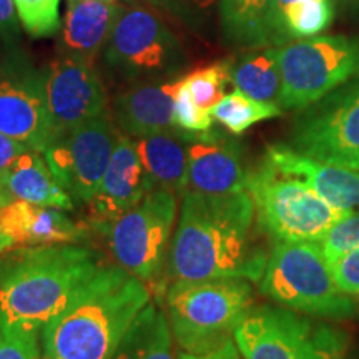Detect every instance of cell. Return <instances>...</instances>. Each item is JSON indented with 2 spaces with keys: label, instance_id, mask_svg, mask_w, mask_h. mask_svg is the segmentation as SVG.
Segmentation results:
<instances>
[{
  "label": "cell",
  "instance_id": "5bb4252c",
  "mask_svg": "<svg viewBox=\"0 0 359 359\" xmlns=\"http://www.w3.org/2000/svg\"><path fill=\"white\" fill-rule=\"evenodd\" d=\"M43 82L53 138L109 111V95L93 64L58 55L43 70Z\"/></svg>",
  "mask_w": 359,
  "mask_h": 359
},
{
  "label": "cell",
  "instance_id": "7402d4cb",
  "mask_svg": "<svg viewBox=\"0 0 359 359\" xmlns=\"http://www.w3.org/2000/svg\"><path fill=\"white\" fill-rule=\"evenodd\" d=\"M0 183L15 200L39 206H50L64 212L74 210V200L57 182L43 154L32 148L17 158Z\"/></svg>",
  "mask_w": 359,
  "mask_h": 359
},
{
  "label": "cell",
  "instance_id": "f546056e",
  "mask_svg": "<svg viewBox=\"0 0 359 359\" xmlns=\"http://www.w3.org/2000/svg\"><path fill=\"white\" fill-rule=\"evenodd\" d=\"M175 127L187 133H205L213 128V115L210 111L201 110L188 92L185 80L180 77L178 88L175 93L173 107Z\"/></svg>",
  "mask_w": 359,
  "mask_h": 359
},
{
  "label": "cell",
  "instance_id": "52a82bcc",
  "mask_svg": "<svg viewBox=\"0 0 359 359\" xmlns=\"http://www.w3.org/2000/svg\"><path fill=\"white\" fill-rule=\"evenodd\" d=\"M246 191L257 210L262 231L275 241H320L348 217L327 203L303 180L278 170L266 158L251 168Z\"/></svg>",
  "mask_w": 359,
  "mask_h": 359
},
{
  "label": "cell",
  "instance_id": "3957f363",
  "mask_svg": "<svg viewBox=\"0 0 359 359\" xmlns=\"http://www.w3.org/2000/svg\"><path fill=\"white\" fill-rule=\"evenodd\" d=\"M103 264L97 251L74 243L0 255V327L40 333Z\"/></svg>",
  "mask_w": 359,
  "mask_h": 359
},
{
  "label": "cell",
  "instance_id": "2e32d148",
  "mask_svg": "<svg viewBox=\"0 0 359 359\" xmlns=\"http://www.w3.org/2000/svg\"><path fill=\"white\" fill-rule=\"evenodd\" d=\"M248 175L240 143L213 130L193 135L188 145L187 191L208 195L245 191Z\"/></svg>",
  "mask_w": 359,
  "mask_h": 359
},
{
  "label": "cell",
  "instance_id": "ffe728a7",
  "mask_svg": "<svg viewBox=\"0 0 359 359\" xmlns=\"http://www.w3.org/2000/svg\"><path fill=\"white\" fill-rule=\"evenodd\" d=\"M123 6L118 2L67 0L60 34V55L93 64L98 53L109 43L114 27Z\"/></svg>",
  "mask_w": 359,
  "mask_h": 359
},
{
  "label": "cell",
  "instance_id": "277c9868",
  "mask_svg": "<svg viewBox=\"0 0 359 359\" xmlns=\"http://www.w3.org/2000/svg\"><path fill=\"white\" fill-rule=\"evenodd\" d=\"M259 291L280 306L327 321H343L358 311L356 299L336 285L318 241H275Z\"/></svg>",
  "mask_w": 359,
  "mask_h": 359
},
{
  "label": "cell",
  "instance_id": "7c38bea8",
  "mask_svg": "<svg viewBox=\"0 0 359 359\" xmlns=\"http://www.w3.org/2000/svg\"><path fill=\"white\" fill-rule=\"evenodd\" d=\"M118 135L109 111L53 138L45 148L57 182L79 203H90L109 167Z\"/></svg>",
  "mask_w": 359,
  "mask_h": 359
},
{
  "label": "cell",
  "instance_id": "e575fe53",
  "mask_svg": "<svg viewBox=\"0 0 359 359\" xmlns=\"http://www.w3.org/2000/svg\"><path fill=\"white\" fill-rule=\"evenodd\" d=\"M27 150H29V147L25 143L15 140L6 133H0V182L8 170L13 167L17 158Z\"/></svg>",
  "mask_w": 359,
  "mask_h": 359
},
{
  "label": "cell",
  "instance_id": "5b68a950",
  "mask_svg": "<svg viewBox=\"0 0 359 359\" xmlns=\"http://www.w3.org/2000/svg\"><path fill=\"white\" fill-rule=\"evenodd\" d=\"M253 302V288L241 278L173 281L167 290L173 338L183 353L215 351L233 339Z\"/></svg>",
  "mask_w": 359,
  "mask_h": 359
},
{
  "label": "cell",
  "instance_id": "ac0fdd59",
  "mask_svg": "<svg viewBox=\"0 0 359 359\" xmlns=\"http://www.w3.org/2000/svg\"><path fill=\"white\" fill-rule=\"evenodd\" d=\"M178 80L140 82L118 93L114 100V120L132 138L178 130L173 122Z\"/></svg>",
  "mask_w": 359,
  "mask_h": 359
},
{
  "label": "cell",
  "instance_id": "74e56055",
  "mask_svg": "<svg viewBox=\"0 0 359 359\" xmlns=\"http://www.w3.org/2000/svg\"><path fill=\"white\" fill-rule=\"evenodd\" d=\"M291 2H294V0H271V7H269V15H268L269 35H271L273 22H275V19L278 17V13L283 11V7H286ZM338 2H343V0H338ZM271 42H273V35H271ZM273 45H275V43H273Z\"/></svg>",
  "mask_w": 359,
  "mask_h": 359
},
{
  "label": "cell",
  "instance_id": "8992f818",
  "mask_svg": "<svg viewBox=\"0 0 359 359\" xmlns=\"http://www.w3.org/2000/svg\"><path fill=\"white\" fill-rule=\"evenodd\" d=\"M245 359H344L351 336L338 325L285 306H253L233 334Z\"/></svg>",
  "mask_w": 359,
  "mask_h": 359
},
{
  "label": "cell",
  "instance_id": "e0dca14e",
  "mask_svg": "<svg viewBox=\"0 0 359 359\" xmlns=\"http://www.w3.org/2000/svg\"><path fill=\"white\" fill-rule=\"evenodd\" d=\"M280 172L303 180L327 203L343 212H359V172L303 155L288 143L269 145L264 155Z\"/></svg>",
  "mask_w": 359,
  "mask_h": 359
},
{
  "label": "cell",
  "instance_id": "8fae6325",
  "mask_svg": "<svg viewBox=\"0 0 359 359\" xmlns=\"http://www.w3.org/2000/svg\"><path fill=\"white\" fill-rule=\"evenodd\" d=\"M105 60L130 80L168 77L183 69L185 53L178 39L155 12L123 7L107 43Z\"/></svg>",
  "mask_w": 359,
  "mask_h": 359
},
{
  "label": "cell",
  "instance_id": "603a6c76",
  "mask_svg": "<svg viewBox=\"0 0 359 359\" xmlns=\"http://www.w3.org/2000/svg\"><path fill=\"white\" fill-rule=\"evenodd\" d=\"M111 359H178L168 314L150 303L135 318Z\"/></svg>",
  "mask_w": 359,
  "mask_h": 359
},
{
  "label": "cell",
  "instance_id": "60d3db41",
  "mask_svg": "<svg viewBox=\"0 0 359 359\" xmlns=\"http://www.w3.org/2000/svg\"><path fill=\"white\" fill-rule=\"evenodd\" d=\"M344 359H359V348L358 349H349L346 358Z\"/></svg>",
  "mask_w": 359,
  "mask_h": 359
},
{
  "label": "cell",
  "instance_id": "f1b7e54d",
  "mask_svg": "<svg viewBox=\"0 0 359 359\" xmlns=\"http://www.w3.org/2000/svg\"><path fill=\"white\" fill-rule=\"evenodd\" d=\"M25 32L48 37L60 29V0H13Z\"/></svg>",
  "mask_w": 359,
  "mask_h": 359
},
{
  "label": "cell",
  "instance_id": "8d00e7d4",
  "mask_svg": "<svg viewBox=\"0 0 359 359\" xmlns=\"http://www.w3.org/2000/svg\"><path fill=\"white\" fill-rule=\"evenodd\" d=\"M178 359H245L243 354L238 349L235 339L226 341L223 346H219L215 351L205 354H191V353H180Z\"/></svg>",
  "mask_w": 359,
  "mask_h": 359
},
{
  "label": "cell",
  "instance_id": "d4e9b609",
  "mask_svg": "<svg viewBox=\"0 0 359 359\" xmlns=\"http://www.w3.org/2000/svg\"><path fill=\"white\" fill-rule=\"evenodd\" d=\"M269 7L271 0H219V17L226 39L240 47H271Z\"/></svg>",
  "mask_w": 359,
  "mask_h": 359
},
{
  "label": "cell",
  "instance_id": "d6986e66",
  "mask_svg": "<svg viewBox=\"0 0 359 359\" xmlns=\"http://www.w3.org/2000/svg\"><path fill=\"white\" fill-rule=\"evenodd\" d=\"M0 223L17 246L69 245L87 235V228L74 222L64 210L15 198L0 208Z\"/></svg>",
  "mask_w": 359,
  "mask_h": 359
},
{
  "label": "cell",
  "instance_id": "44dd1931",
  "mask_svg": "<svg viewBox=\"0 0 359 359\" xmlns=\"http://www.w3.org/2000/svg\"><path fill=\"white\" fill-rule=\"evenodd\" d=\"M193 135L173 130L133 138L138 156L155 188L173 193L188 190V145Z\"/></svg>",
  "mask_w": 359,
  "mask_h": 359
},
{
  "label": "cell",
  "instance_id": "9c48e42d",
  "mask_svg": "<svg viewBox=\"0 0 359 359\" xmlns=\"http://www.w3.org/2000/svg\"><path fill=\"white\" fill-rule=\"evenodd\" d=\"M177 193L155 188L111 224L109 246L118 266L142 281L161 275L177 222Z\"/></svg>",
  "mask_w": 359,
  "mask_h": 359
},
{
  "label": "cell",
  "instance_id": "1f68e13d",
  "mask_svg": "<svg viewBox=\"0 0 359 359\" xmlns=\"http://www.w3.org/2000/svg\"><path fill=\"white\" fill-rule=\"evenodd\" d=\"M327 262L349 250L359 248V212L349 213L327 231L320 241Z\"/></svg>",
  "mask_w": 359,
  "mask_h": 359
},
{
  "label": "cell",
  "instance_id": "ba28073f",
  "mask_svg": "<svg viewBox=\"0 0 359 359\" xmlns=\"http://www.w3.org/2000/svg\"><path fill=\"white\" fill-rule=\"evenodd\" d=\"M281 110H303L359 75V37L323 35L280 45Z\"/></svg>",
  "mask_w": 359,
  "mask_h": 359
},
{
  "label": "cell",
  "instance_id": "7a4b0ae2",
  "mask_svg": "<svg viewBox=\"0 0 359 359\" xmlns=\"http://www.w3.org/2000/svg\"><path fill=\"white\" fill-rule=\"evenodd\" d=\"M151 303L147 283L103 264L40 331L43 359H111L135 318Z\"/></svg>",
  "mask_w": 359,
  "mask_h": 359
},
{
  "label": "cell",
  "instance_id": "6da1fadb",
  "mask_svg": "<svg viewBox=\"0 0 359 359\" xmlns=\"http://www.w3.org/2000/svg\"><path fill=\"white\" fill-rule=\"evenodd\" d=\"M248 191L183 193L168 255L172 281H259L268 257Z\"/></svg>",
  "mask_w": 359,
  "mask_h": 359
},
{
  "label": "cell",
  "instance_id": "d6a6232c",
  "mask_svg": "<svg viewBox=\"0 0 359 359\" xmlns=\"http://www.w3.org/2000/svg\"><path fill=\"white\" fill-rule=\"evenodd\" d=\"M147 2L177 17L180 22L198 27L210 19L218 0H147Z\"/></svg>",
  "mask_w": 359,
  "mask_h": 359
},
{
  "label": "cell",
  "instance_id": "cb8c5ba5",
  "mask_svg": "<svg viewBox=\"0 0 359 359\" xmlns=\"http://www.w3.org/2000/svg\"><path fill=\"white\" fill-rule=\"evenodd\" d=\"M231 83L251 98L278 103L281 90L280 47L255 48L241 57L231 65Z\"/></svg>",
  "mask_w": 359,
  "mask_h": 359
},
{
  "label": "cell",
  "instance_id": "b9f144b4",
  "mask_svg": "<svg viewBox=\"0 0 359 359\" xmlns=\"http://www.w3.org/2000/svg\"><path fill=\"white\" fill-rule=\"evenodd\" d=\"M343 2L349 4V6H353L354 8H359V0H343Z\"/></svg>",
  "mask_w": 359,
  "mask_h": 359
},
{
  "label": "cell",
  "instance_id": "ab89813d",
  "mask_svg": "<svg viewBox=\"0 0 359 359\" xmlns=\"http://www.w3.org/2000/svg\"><path fill=\"white\" fill-rule=\"evenodd\" d=\"M12 200H13V196L11 195V191H8L7 188L0 183V208H4V206L11 203Z\"/></svg>",
  "mask_w": 359,
  "mask_h": 359
},
{
  "label": "cell",
  "instance_id": "4dcf8cb0",
  "mask_svg": "<svg viewBox=\"0 0 359 359\" xmlns=\"http://www.w3.org/2000/svg\"><path fill=\"white\" fill-rule=\"evenodd\" d=\"M0 359H43L39 331L0 327Z\"/></svg>",
  "mask_w": 359,
  "mask_h": 359
},
{
  "label": "cell",
  "instance_id": "83f0119b",
  "mask_svg": "<svg viewBox=\"0 0 359 359\" xmlns=\"http://www.w3.org/2000/svg\"><path fill=\"white\" fill-rule=\"evenodd\" d=\"M231 65L233 62L222 60L193 70L183 77L188 92L201 110L212 114L217 103L224 97V88L231 82Z\"/></svg>",
  "mask_w": 359,
  "mask_h": 359
},
{
  "label": "cell",
  "instance_id": "484cf974",
  "mask_svg": "<svg viewBox=\"0 0 359 359\" xmlns=\"http://www.w3.org/2000/svg\"><path fill=\"white\" fill-rule=\"evenodd\" d=\"M338 0H294L283 7L273 22V43L318 37L334 22Z\"/></svg>",
  "mask_w": 359,
  "mask_h": 359
},
{
  "label": "cell",
  "instance_id": "f35d334b",
  "mask_svg": "<svg viewBox=\"0 0 359 359\" xmlns=\"http://www.w3.org/2000/svg\"><path fill=\"white\" fill-rule=\"evenodd\" d=\"M13 248H17L15 241H13L12 236L8 235L6 230H4L2 223H0V255L7 253V251H11Z\"/></svg>",
  "mask_w": 359,
  "mask_h": 359
},
{
  "label": "cell",
  "instance_id": "9a60e30c",
  "mask_svg": "<svg viewBox=\"0 0 359 359\" xmlns=\"http://www.w3.org/2000/svg\"><path fill=\"white\" fill-rule=\"evenodd\" d=\"M151 190L155 185L138 156L135 140L128 135H118L100 187L88 203L90 223L107 235L111 224Z\"/></svg>",
  "mask_w": 359,
  "mask_h": 359
},
{
  "label": "cell",
  "instance_id": "836d02e7",
  "mask_svg": "<svg viewBox=\"0 0 359 359\" xmlns=\"http://www.w3.org/2000/svg\"><path fill=\"white\" fill-rule=\"evenodd\" d=\"M338 288L351 298H359V248L349 250L330 262Z\"/></svg>",
  "mask_w": 359,
  "mask_h": 359
},
{
  "label": "cell",
  "instance_id": "7bdbcfd3",
  "mask_svg": "<svg viewBox=\"0 0 359 359\" xmlns=\"http://www.w3.org/2000/svg\"><path fill=\"white\" fill-rule=\"evenodd\" d=\"M93 2H118V0H93Z\"/></svg>",
  "mask_w": 359,
  "mask_h": 359
},
{
  "label": "cell",
  "instance_id": "30bf717a",
  "mask_svg": "<svg viewBox=\"0 0 359 359\" xmlns=\"http://www.w3.org/2000/svg\"><path fill=\"white\" fill-rule=\"evenodd\" d=\"M288 145L303 155L359 172V75L298 110Z\"/></svg>",
  "mask_w": 359,
  "mask_h": 359
},
{
  "label": "cell",
  "instance_id": "d590c367",
  "mask_svg": "<svg viewBox=\"0 0 359 359\" xmlns=\"http://www.w3.org/2000/svg\"><path fill=\"white\" fill-rule=\"evenodd\" d=\"M19 15L13 0H0V42H12L19 34Z\"/></svg>",
  "mask_w": 359,
  "mask_h": 359
},
{
  "label": "cell",
  "instance_id": "4316f807",
  "mask_svg": "<svg viewBox=\"0 0 359 359\" xmlns=\"http://www.w3.org/2000/svg\"><path fill=\"white\" fill-rule=\"evenodd\" d=\"M281 114L283 110L278 103L257 100L236 88L226 93L212 111L215 122H218L231 135L245 133L253 125L276 118Z\"/></svg>",
  "mask_w": 359,
  "mask_h": 359
},
{
  "label": "cell",
  "instance_id": "4fadbf2b",
  "mask_svg": "<svg viewBox=\"0 0 359 359\" xmlns=\"http://www.w3.org/2000/svg\"><path fill=\"white\" fill-rule=\"evenodd\" d=\"M0 133L40 154L53 138L43 70L22 52H8L0 62Z\"/></svg>",
  "mask_w": 359,
  "mask_h": 359
}]
</instances>
